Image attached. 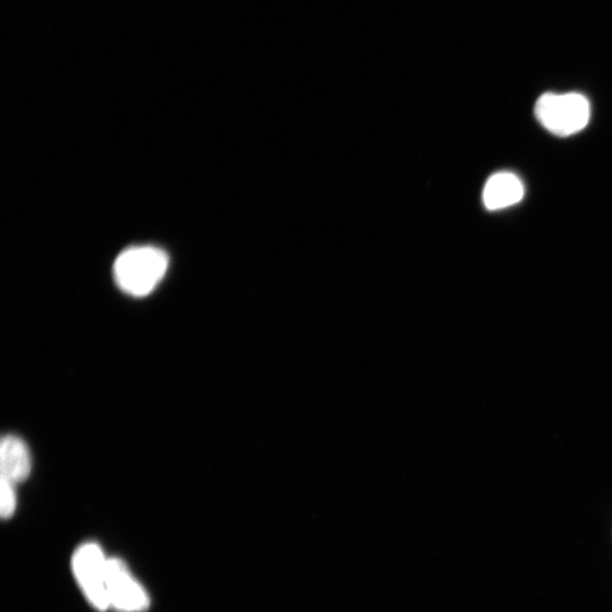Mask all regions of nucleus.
Masks as SVG:
<instances>
[{"label":"nucleus","mask_w":612,"mask_h":612,"mask_svg":"<svg viewBox=\"0 0 612 612\" xmlns=\"http://www.w3.org/2000/svg\"><path fill=\"white\" fill-rule=\"evenodd\" d=\"M169 256L153 246H137L122 252L114 265V277L128 296H149L169 269Z\"/></svg>","instance_id":"1"},{"label":"nucleus","mask_w":612,"mask_h":612,"mask_svg":"<svg viewBox=\"0 0 612 612\" xmlns=\"http://www.w3.org/2000/svg\"><path fill=\"white\" fill-rule=\"evenodd\" d=\"M590 103L579 93H545L535 105V115L547 131L558 137L581 132L590 120Z\"/></svg>","instance_id":"2"},{"label":"nucleus","mask_w":612,"mask_h":612,"mask_svg":"<svg viewBox=\"0 0 612 612\" xmlns=\"http://www.w3.org/2000/svg\"><path fill=\"white\" fill-rule=\"evenodd\" d=\"M107 564L99 545L84 544L76 553L73 568L79 582L90 600L100 610H106L109 604L107 592Z\"/></svg>","instance_id":"3"},{"label":"nucleus","mask_w":612,"mask_h":612,"mask_svg":"<svg viewBox=\"0 0 612 612\" xmlns=\"http://www.w3.org/2000/svg\"><path fill=\"white\" fill-rule=\"evenodd\" d=\"M107 592L109 604L124 612H140L149 605L146 591L119 559L108 561Z\"/></svg>","instance_id":"4"},{"label":"nucleus","mask_w":612,"mask_h":612,"mask_svg":"<svg viewBox=\"0 0 612 612\" xmlns=\"http://www.w3.org/2000/svg\"><path fill=\"white\" fill-rule=\"evenodd\" d=\"M32 470L30 450L19 437L9 435L0 444V475L18 485L25 481Z\"/></svg>","instance_id":"5"},{"label":"nucleus","mask_w":612,"mask_h":612,"mask_svg":"<svg viewBox=\"0 0 612 612\" xmlns=\"http://www.w3.org/2000/svg\"><path fill=\"white\" fill-rule=\"evenodd\" d=\"M523 197L524 186L521 180L508 172L492 176L483 189V203L492 211L517 205Z\"/></svg>","instance_id":"6"},{"label":"nucleus","mask_w":612,"mask_h":612,"mask_svg":"<svg viewBox=\"0 0 612 612\" xmlns=\"http://www.w3.org/2000/svg\"><path fill=\"white\" fill-rule=\"evenodd\" d=\"M15 486L16 485L9 480L2 478V481H0V496H2V499H0V504H2L0 505V511H2L3 519L12 518L16 509Z\"/></svg>","instance_id":"7"}]
</instances>
